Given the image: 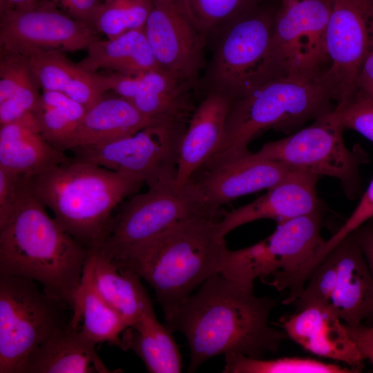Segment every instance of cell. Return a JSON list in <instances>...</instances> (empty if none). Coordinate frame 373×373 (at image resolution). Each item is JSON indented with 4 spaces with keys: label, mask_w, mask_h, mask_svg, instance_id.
Listing matches in <instances>:
<instances>
[{
    "label": "cell",
    "mask_w": 373,
    "mask_h": 373,
    "mask_svg": "<svg viewBox=\"0 0 373 373\" xmlns=\"http://www.w3.org/2000/svg\"><path fill=\"white\" fill-rule=\"evenodd\" d=\"M276 305L275 299L257 297L218 274L191 294L165 326L185 336L190 351L188 370L193 372L220 354L264 358L277 352L287 336L269 325Z\"/></svg>",
    "instance_id": "obj_1"
},
{
    "label": "cell",
    "mask_w": 373,
    "mask_h": 373,
    "mask_svg": "<svg viewBox=\"0 0 373 373\" xmlns=\"http://www.w3.org/2000/svg\"><path fill=\"white\" fill-rule=\"evenodd\" d=\"M46 209L27 177L15 207L0 224V274L32 280L73 309L90 251Z\"/></svg>",
    "instance_id": "obj_2"
},
{
    "label": "cell",
    "mask_w": 373,
    "mask_h": 373,
    "mask_svg": "<svg viewBox=\"0 0 373 373\" xmlns=\"http://www.w3.org/2000/svg\"><path fill=\"white\" fill-rule=\"evenodd\" d=\"M224 238L215 219H191L113 262L149 283L167 321L196 287L220 273L228 249Z\"/></svg>",
    "instance_id": "obj_3"
},
{
    "label": "cell",
    "mask_w": 373,
    "mask_h": 373,
    "mask_svg": "<svg viewBox=\"0 0 373 373\" xmlns=\"http://www.w3.org/2000/svg\"><path fill=\"white\" fill-rule=\"evenodd\" d=\"M30 182L58 224L88 251L103 242L115 208L144 184L74 157L30 177Z\"/></svg>",
    "instance_id": "obj_4"
},
{
    "label": "cell",
    "mask_w": 373,
    "mask_h": 373,
    "mask_svg": "<svg viewBox=\"0 0 373 373\" xmlns=\"http://www.w3.org/2000/svg\"><path fill=\"white\" fill-rule=\"evenodd\" d=\"M335 107L321 76L273 79L231 102L222 140L201 169L249 153V144L266 131L291 134Z\"/></svg>",
    "instance_id": "obj_5"
},
{
    "label": "cell",
    "mask_w": 373,
    "mask_h": 373,
    "mask_svg": "<svg viewBox=\"0 0 373 373\" xmlns=\"http://www.w3.org/2000/svg\"><path fill=\"white\" fill-rule=\"evenodd\" d=\"M275 13L258 5L224 27L207 75L209 92L232 102L284 77L273 51Z\"/></svg>",
    "instance_id": "obj_6"
},
{
    "label": "cell",
    "mask_w": 373,
    "mask_h": 373,
    "mask_svg": "<svg viewBox=\"0 0 373 373\" xmlns=\"http://www.w3.org/2000/svg\"><path fill=\"white\" fill-rule=\"evenodd\" d=\"M219 214L205 202L193 182L184 186L175 180L149 187L122 204L108 232L95 251L119 262L174 225Z\"/></svg>",
    "instance_id": "obj_7"
},
{
    "label": "cell",
    "mask_w": 373,
    "mask_h": 373,
    "mask_svg": "<svg viewBox=\"0 0 373 373\" xmlns=\"http://www.w3.org/2000/svg\"><path fill=\"white\" fill-rule=\"evenodd\" d=\"M344 130L334 109L307 127L265 143L254 153L292 169L338 179L346 197L354 200L362 193L360 167L370 157L359 144L352 149L345 146Z\"/></svg>",
    "instance_id": "obj_8"
},
{
    "label": "cell",
    "mask_w": 373,
    "mask_h": 373,
    "mask_svg": "<svg viewBox=\"0 0 373 373\" xmlns=\"http://www.w3.org/2000/svg\"><path fill=\"white\" fill-rule=\"evenodd\" d=\"M66 307L37 282L0 274V373H21L30 354L68 323Z\"/></svg>",
    "instance_id": "obj_9"
},
{
    "label": "cell",
    "mask_w": 373,
    "mask_h": 373,
    "mask_svg": "<svg viewBox=\"0 0 373 373\" xmlns=\"http://www.w3.org/2000/svg\"><path fill=\"white\" fill-rule=\"evenodd\" d=\"M323 209L277 224L265 240L250 247L227 249L220 274L254 291L256 279L265 283L282 277L304 262L323 243Z\"/></svg>",
    "instance_id": "obj_10"
},
{
    "label": "cell",
    "mask_w": 373,
    "mask_h": 373,
    "mask_svg": "<svg viewBox=\"0 0 373 373\" xmlns=\"http://www.w3.org/2000/svg\"><path fill=\"white\" fill-rule=\"evenodd\" d=\"M183 121L151 124L112 141L72 149L74 158L93 163L146 183L149 187L175 180Z\"/></svg>",
    "instance_id": "obj_11"
},
{
    "label": "cell",
    "mask_w": 373,
    "mask_h": 373,
    "mask_svg": "<svg viewBox=\"0 0 373 373\" xmlns=\"http://www.w3.org/2000/svg\"><path fill=\"white\" fill-rule=\"evenodd\" d=\"M373 47V3L367 0H332L325 35L328 67L321 79L336 108L356 91L363 62Z\"/></svg>",
    "instance_id": "obj_12"
},
{
    "label": "cell",
    "mask_w": 373,
    "mask_h": 373,
    "mask_svg": "<svg viewBox=\"0 0 373 373\" xmlns=\"http://www.w3.org/2000/svg\"><path fill=\"white\" fill-rule=\"evenodd\" d=\"M332 0H281L273 51L283 76L315 77L327 69L325 35Z\"/></svg>",
    "instance_id": "obj_13"
},
{
    "label": "cell",
    "mask_w": 373,
    "mask_h": 373,
    "mask_svg": "<svg viewBox=\"0 0 373 373\" xmlns=\"http://www.w3.org/2000/svg\"><path fill=\"white\" fill-rule=\"evenodd\" d=\"M97 39L86 23L37 1L29 6L1 11V53L28 55L36 50L86 49Z\"/></svg>",
    "instance_id": "obj_14"
},
{
    "label": "cell",
    "mask_w": 373,
    "mask_h": 373,
    "mask_svg": "<svg viewBox=\"0 0 373 373\" xmlns=\"http://www.w3.org/2000/svg\"><path fill=\"white\" fill-rule=\"evenodd\" d=\"M144 29L160 68L193 86L204 63L206 34L193 24L178 0H153Z\"/></svg>",
    "instance_id": "obj_15"
},
{
    "label": "cell",
    "mask_w": 373,
    "mask_h": 373,
    "mask_svg": "<svg viewBox=\"0 0 373 373\" xmlns=\"http://www.w3.org/2000/svg\"><path fill=\"white\" fill-rule=\"evenodd\" d=\"M292 169L283 162L259 157L249 152L198 171L193 182L207 204L220 207L245 195L269 189L283 180Z\"/></svg>",
    "instance_id": "obj_16"
},
{
    "label": "cell",
    "mask_w": 373,
    "mask_h": 373,
    "mask_svg": "<svg viewBox=\"0 0 373 373\" xmlns=\"http://www.w3.org/2000/svg\"><path fill=\"white\" fill-rule=\"evenodd\" d=\"M319 175L292 170L280 182L253 202L224 212L218 222L220 234L225 237L234 229L261 219H272L277 224L323 209L316 184Z\"/></svg>",
    "instance_id": "obj_17"
},
{
    "label": "cell",
    "mask_w": 373,
    "mask_h": 373,
    "mask_svg": "<svg viewBox=\"0 0 373 373\" xmlns=\"http://www.w3.org/2000/svg\"><path fill=\"white\" fill-rule=\"evenodd\" d=\"M97 77L104 92L113 91L151 119L184 122L191 109L192 86L160 69L137 75L97 74Z\"/></svg>",
    "instance_id": "obj_18"
},
{
    "label": "cell",
    "mask_w": 373,
    "mask_h": 373,
    "mask_svg": "<svg viewBox=\"0 0 373 373\" xmlns=\"http://www.w3.org/2000/svg\"><path fill=\"white\" fill-rule=\"evenodd\" d=\"M287 337L306 351L340 361L359 372L365 358L330 305H314L280 321Z\"/></svg>",
    "instance_id": "obj_19"
},
{
    "label": "cell",
    "mask_w": 373,
    "mask_h": 373,
    "mask_svg": "<svg viewBox=\"0 0 373 373\" xmlns=\"http://www.w3.org/2000/svg\"><path fill=\"white\" fill-rule=\"evenodd\" d=\"M232 101L209 92L194 109L182 136L175 183L184 186L207 163L218 148Z\"/></svg>",
    "instance_id": "obj_20"
},
{
    "label": "cell",
    "mask_w": 373,
    "mask_h": 373,
    "mask_svg": "<svg viewBox=\"0 0 373 373\" xmlns=\"http://www.w3.org/2000/svg\"><path fill=\"white\" fill-rule=\"evenodd\" d=\"M338 276L330 305L347 325L366 321L373 309V277L352 233L334 248Z\"/></svg>",
    "instance_id": "obj_21"
},
{
    "label": "cell",
    "mask_w": 373,
    "mask_h": 373,
    "mask_svg": "<svg viewBox=\"0 0 373 373\" xmlns=\"http://www.w3.org/2000/svg\"><path fill=\"white\" fill-rule=\"evenodd\" d=\"M96 343L68 322L28 357L21 373H109Z\"/></svg>",
    "instance_id": "obj_22"
},
{
    "label": "cell",
    "mask_w": 373,
    "mask_h": 373,
    "mask_svg": "<svg viewBox=\"0 0 373 373\" xmlns=\"http://www.w3.org/2000/svg\"><path fill=\"white\" fill-rule=\"evenodd\" d=\"M70 159L42 136L35 113L0 126V167L6 170L33 177Z\"/></svg>",
    "instance_id": "obj_23"
},
{
    "label": "cell",
    "mask_w": 373,
    "mask_h": 373,
    "mask_svg": "<svg viewBox=\"0 0 373 373\" xmlns=\"http://www.w3.org/2000/svg\"><path fill=\"white\" fill-rule=\"evenodd\" d=\"M163 121L167 120H156L144 115L120 96L102 97L86 108L68 150L128 136Z\"/></svg>",
    "instance_id": "obj_24"
},
{
    "label": "cell",
    "mask_w": 373,
    "mask_h": 373,
    "mask_svg": "<svg viewBox=\"0 0 373 373\" xmlns=\"http://www.w3.org/2000/svg\"><path fill=\"white\" fill-rule=\"evenodd\" d=\"M26 56L33 77L44 90L64 93L86 108L103 97L97 73L83 70L62 51L36 50Z\"/></svg>",
    "instance_id": "obj_25"
},
{
    "label": "cell",
    "mask_w": 373,
    "mask_h": 373,
    "mask_svg": "<svg viewBox=\"0 0 373 373\" xmlns=\"http://www.w3.org/2000/svg\"><path fill=\"white\" fill-rule=\"evenodd\" d=\"M121 349L133 350L151 373H179L182 359L171 332L157 319L150 300L122 335Z\"/></svg>",
    "instance_id": "obj_26"
},
{
    "label": "cell",
    "mask_w": 373,
    "mask_h": 373,
    "mask_svg": "<svg viewBox=\"0 0 373 373\" xmlns=\"http://www.w3.org/2000/svg\"><path fill=\"white\" fill-rule=\"evenodd\" d=\"M86 50V55L77 64L89 73L106 68L124 75H137L160 69L144 28L129 30L113 39H96Z\"/></svg>",
    "instance_id": "obj_27"
},
{
    "label": "cell",
    "mask_w": 373,
    "mask_h": 373,
    "mask_svg": "<svg viewBox=\"0 0 373 373\" xmlns=\"http://www.w3.org/2000/svg\"><path fill=\"white\" fill-rule=\"evenodd\" d=\"M91 252L86 261L70 324L94 343L107 342L121 348L122 335L128 327L124 318L99 294L93 280Z\"/></svg>",
    "instance_id": "obj_28"
},
{
    "label": "cell",
    "mask_w": 373,
    "mask_h": 373,
    "mask_svg": "<svg viewBox=\"0 0 373 373\" xmlns=\"http://www.w3.org/2000/svg\"><path fill=\"white\" fill-rule=\"evenodd\" d=\"M93 259V280L102 298L126 321L128 327L140 317L150 297L134 271L122 267L97 251Z\"/></svg>",
    "instance_id": "obj_29"
},
{
    "label": "cell",
    "mask_w": 373,
    "mask_h": 373,
    "mask_svg": "<svg viewBox=\"0 0 373 373\" xmlns=\"http://www.w3.org/2000/svg\"><path fill=\"white\" fill-rule=\"evenodd\" d=\"M86 108L66 95L44 90L35 112L42 136L54 147L68 150Z\"/></svg>",
    "instance_id": "obj_30"
},
{
    "label": "cell",
    "mask_w": 373,
    "mask_h": 373,
    "mask_svg": "<svg viewBox=\"0 0 373 373\" xmlns=\"http://www.w3.org/2000/svg\"><path fill=\"white\" fill-rule=\"evenodd\" d=\"M224 373H350L349 367L309 358L284 357L265 360L240 354L224 355Z\"/></svg>",
    "instance_id": "obj_31"
},
{
    "label": "cell",
    "mask_w": 373,
    "mask_h": 373,
    "mask_svg": "<svg viewBox=\"0 0 373 373\" xmlns=\"http://www.w3.org/2000/svg\"><path fill=\"white\" fill-rule=\"evenodd\" d=\"M153 6V0H102L91 26L115 38L129 30L145 26Z\"/></svg>",
    "instance_id": "obj_32"
},
{
    "label": "cell",
    "mask_w": 373,
    "mask_h": 373,
    "mask_svg": "<svg viewBox=\"0 0 373 373\" xmlns=\"http://www.w3.org/2000/svg\"><path fill=\"white\" fill-rule=\"evenodd\" d=\"M260 0H178L193 24L206 35L258 5Z\"/></svg>",
    "instance_id": "obj_33"
},
{
    "label": "cell",
    "mask_w": 373,
    "mask_h": 373,
    "mask_svg": "<svg viewBox=\"0 0 373 373\" xmlns=\"http://www.w3.org/2000/svg\"><path fill=\"white\" fill-rule=\"evenodd\" d=\"M337 276V256L333 249L313 269L307 280V283L292 303L296 311L314 305H330Z\"/></svg>",
    "instance_id": "obj_34"
},
{
    "label": "cell",
    "mask_w": 373,
    "mask_h": 373,
    "mask_svg": "<svg viewBox=\"0 0 373 373\" xmlns=\"http://www.w3.org/2000/svg\"><path fill=\"white\" fill-rule=\"evenodd\" d=\"M345 129H352L373 142V101L355 95L343 106L334 108Z\"/></svg>",
    "instance_id": "obj_35"
},
{
    "label": "cell",
    "mask_w": 373,
    "mask_h": 373,
    "mask_svg": "<svg viewBox=\"0 0 373 373\" xmlns=\"http://www.w3.org/2000/svg\"><path fill=\"white\" fill-rule=\"evenodd\" d=\"M373 216V180L363 193L353 212L343 224L326 240L329 248L336 246L344 238Z\"/></svg>",
    "instance_id": "obj_36"
},
{
    "label": "cell",
    "mask_w": 373,
    "mask_h": 373,
    "mask_svg": "<svg viewBox=\"0 0 373 373\" xmlns=\"http://www.w3.org/2000/svg\"><path fill=\"white\" fill-rule=\"evenodd\" d=\"M26 178L0 167V224L15 207Z\"/></svg>",
    "instance_id": "obj_37"
},
{
    "label": "cell",
    "mask_w": 373,
    "mask_h": 373,
    "mask_svg": "<svg viewBox=\"0 0 373 373\" xmlns=\"http://www.w3.org/2000/svg\"><path fill=\"white\" fill-rule=\"evenodd\" d=\"M360 245L373 277V216L352 232ZM366 325L373 326V309Z\"/></svg>",
    "instance_id": "obj_38"
},
{
    "label": "cell",
    "mask_w": 373,
    "mask_h": 373,
    "mask_svg": "<svg viewBox=\"0 0 373 373\" xmlns=\"http://www.w3.org/2000/svg\"><path fill=\"white\" fill-rule=\"evenodd\" d=\"M345 325L365 360H367L373 366V326L363 323L356 326Z\"/></svg>",
    "instance_id": "obj_39"
},
{
    "label": "cell",
    "mask_w": 373,
    "mask_h": 373,
    "mask_svg": "<svg viewBox=\"0 0 373 373\" xmlns=\"http://www.w3.org/2000/svg\"><path fill=\"white\" fill-rule=\"evenodd\" d=\"M355 95L363 96L373 101V47L361 67L357 80Z\"/></svg>",
    "instance_id": "obj_40"
},
{
    "label": "cell",
    "mask_w": 373,
    "mask_h": 373,
    "mask_svg": "<svg viewBox=\"0 0 373 373\" xmlns=\"http://www.w3.org/2000/svg\"><path fill=\"white\" fill-rule=\"evenodd\" d=\"M37 0H0V10L19 8L34 3Z\"/></svg>",
    "instance_id": "obj_41"
},
{
    "label": "cell",
    "mask_w": 373,
    "mask_h": 373,
    "mask_svg": "<svg viewBox=\"0 0 373 373\" xmlns=\"http://www.w3.org/2000/svg\"><path fill=\"white\" fill-rule=\"evenodd\" d=\"M52 1H55V2H58V3H59L61 4L64 0H52Z\"/></svg>",
    "instance_id": "obj_42"
},
{
    "label": "cell",
    "mask_w": 373,
    "mask_h": 373,
    "mask_svg": "<svg viewBox=\"0 0 373 373\" xmlns=\"http://www.w3.org/2000/svg\"><path fill=\"white\" fill-rule=\"evenodd\" d=\"M367 1L373 3V0H367Z\"/></svg>",
    "instance_id": "obj_43"
}]
</instances>
